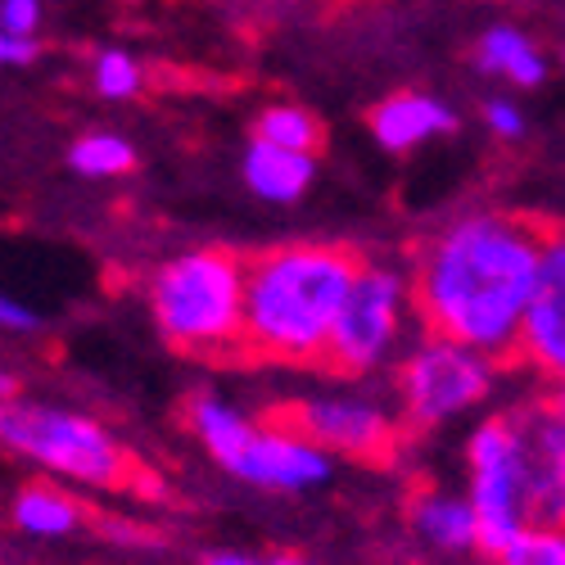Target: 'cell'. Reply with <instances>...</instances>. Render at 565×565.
I'll use <instances>...</instances> for the list:
<instances>
[{
  "mask_svg": "<svg viewBox=\"0 0 565 565\" xmlns=\"http://www.w3.org/2000/svg\"><path fill=\"white\" fill-rule=\"evenodd\" d=\"M547 222L507 209H470L426 235L412 258V308L430 335L498 362L521 353L539 290Z\"/></svg>",
  "mask_w": 565,
  "mask_h": 565,
  "instance_id": "6da1fadb",
  "label": "cell"
},
{
  "mask_svg": "<svg viewBox=\"0 0 565 565\" xmlns=\"http://www.w3.org/2000/svg\"><path fill=\"white\" fill-rule=\"evenodd\" d=\"M353 245L299 241L245 258V353L280 366H321L335 317L362 271Z\"/></svg>",
  "mask_w": 565,
  "mask_h": 565,
  "instance_id": "7a4b0ae2",
  "label": "cell"
},
{
  "mask_svg": "<svg viewBox=\"0 0 565 565\" xmlns=\"http://www.w3.org/2000/svg\"><path fill=\"white\" fill-rule=\"evenodd\" d=\"M159 335L191 358L245 353V258L231 249H185L150 276Z\"/></svg>",
  "mask_w": 565,
  "mask_h": 565,
  "instance_id": "3957f363",
  "label": "cell"
},
{
  "mask_svg": "<svg viewBox=\"0 0 565 565\" xmlns=\"http://www.w3.org/2000/svg\"><path fill=\"white\" fill-rule=\"evenodd\" d=\"M185 420H191L204 452L241 484L271 489V493H303V489H321L335 476L331 452L271 426V420L258 426V420L241 416L217 394H195L191 407H185Z\"/></svg>",
  "mask_w": 565,
  "mask_h": 565,
  "instance_id": "277c9868",
  "label": "cell"
},
{
  "mask_svg": "<svg viewBox=\"0 0 565 565\" xmlns=\"http://www.w3.org/2000/svg\"><path fill=\"white\" fill-rule=\"evenodd\" d=\"M0 448H10L41 470H55L64 480H77L86 489H136L140 466L136 457L82 412L45 407L28 398L0 403Z\"/></svg>",
  "mask_w": 565,
  "mask_h": 565,
  "instance_id": "5b68a950",
  "label": "cell"
},
{
  "mask_svg": "<svg viewBox=\"0 0 565 565\" xmlns=\"http://www.w3.org/2000/svg\"><path fill=\"white\" fill-rule=\"evenodd\" d=\"M498 358L466 349L444 335H420L398 362V407L403 430H439L452 416L480 407L498 385Z\"/></svg>",
  "mask_w": 565,
  "mask_h": 565,
  "instance_id": "8992f818",
  "label": "cell"
},
{
  "mask_svg": "<svg viewBox=\"0 0 565 565\" xmlns=\"http://www.w3.org/2000/svg\"><path fill=\"white\" fill-rule=\"evenodd\" d=\"M407 308H412V276H403L394 263H362L353 290L335 317L321 366L344 375V381L381 371L403 340Z\"/></svg>",
  "mask_w": 565,
  "mask_h": 565,
  "instance_id": "52a82bcc",
  "label": "cell"
},
{
  "mask_svg": "<svg viewBox=\"0 0 565 565\" xmlns=\"http://www.w3.org/2000/svg\"><path fill=\"white\" fill-rule=\"evenodd\" d=\"M466 498L480 521V547L502 556L515 539L530 530V493H525V461L521 435L511 412L484 416L466 444Z\"/></svg>",
  "mask_w": 565,
  "mask_h": 565,
  "instance_id": "ba28073f",
  "label": "cell"
},
{
  "mask_svg": "<svg viewBox=\"0 0 565 565\" xmlns=\"http://www.w3.org/2000/svg\"><path fill=\"white\" fill-rule=\"evenodd\" d=\"M267 420L317 444L321 452L366 461V466H390L407 435L403 420H394L385 407L362 403V398H290Z\"/></svg>",
  "mask_w": 565,
  "mask_h": 565,
  "instance_id": "9c48e42d",
  "label": "cell"
},
{
  "mask_svg": "<svg viewBox=\"0 0 565 565\" xmlns=\"http://www.w3.org/2000/svg\"><path fill=\"white\" fill-rule=\"evenodd\" d=\"M515 435H521L530 525H565V420L547 403V394L511 407Z\"/></svg>",
  "mask_w": 565,
  "mask_h": 565,
  "instance_id": "30bf717a",
  "label": "cell"
},
{
  "mask_svg": "<svg viewBox=\"0 0 565 565\" xmlns=\"http://www.w3.org/2000/svg\"><path fill=\"white\" fill-rule=\"evenodd\" d=\"M521 358L547 381H565V222H547L539 290L521 331Z\"/></svg>",
  "mask_w": 565,
  "mask_h": 565,
  "instance_id": "8fae6325",
  "label": "cell"
},
{
  "mask_svg": "<svg viewBox=\"0 0 565 565\" xmlns=\"http://www.w3.org/2000/svg\"><path fill=\"white\" fill-rule=\"evenodd\" d=\"M448 131H457V114L426 90H398V96H385L371 109V136L390 154H407Z\"/></svg>",
  "mask_w": 565,
  "mask_h": 565,
  "instance_id": "7c38bea8",
  "label": "cell"
},
{
  "mask_svg": "<svg viewBox=\"0 0 565 565\" xmlns=\"http://www.w3.org/2000/svg\"><path fill=\"white\" fill-rule=\"evenodd\" d=\"M407 521H412V530L426 539L435 552L461 556V552H476L480 547L476 507H470V498H457L448 489H420L407 502Z\"/></svg>",
  "mask_w": 565,
  "mask_h": 565,
  "instance_id": "4fadbf2b",
  "label": "cell"
},
{
  "mask_svg": "<svg viewBox=\"0 0 565 565\" xmlns=\"http://www.w3.org/2000/svg\"><path fill=\"white\" fill-rule=\"evenodd\" d=\"M245 185L267 200V204H295L308 195V185L317 177V163L312 154H299V150H280V146H267V140H249V150H245Z\"/></svg>",
  "mask_w": 565,
  "mask_h": 565,
  "instance_id": "5bb4252c",
  "label": "cell"
},
{
  "mask_svg": "<svg viewBox=\"0 0 565 565\" xmlns=\"http://www.w3.org/2000/svg\"><path fill=\"white\" fill-rule=\"evenodd\" d=\"M476 68L489 77H502L511 86H539L547 77V60L534 45V36H525L511 23H493L480 32L476 41Z\"/></svg>",
  "mask_w": 565,
  "mask_h": 565,
  "instance_id": "9a60e30c",
  "label": "cell"
},
{
  "mask_svg": "<svg viewBox=\"0 0 565 565\" xmlns=\"http://www.w3.org/2000/svg\"><path fill=\"white\" fill-rule=\"evenodd\" d=\"M10 511H14V525L23 534H32V539H64V534H73L82 525V507L68 493L51 489V484L19 489Z\"/></svg>",
  "mask_w": 565,
  "mask_h": 565,
  "instance_id": "2e32d148",
  "label": "cell"
},
{
  "mask_svg": "<svg viewBox=\"0 0 565 565\" xmlns=\"http://www.w3.org/2000/svg\"><path fill=\"white\" fill-rule=\"evenodd\" d=\"M68 168L82 177H122L136 168V146L118 131H86L68 146Z\"/></svg>",
  "mask_w": 565,
  "mask_h": 565,
  "instance_id": "e0dca14e",
  "label": "cell"
},
{
  "mask_svg": "<svg viewBox=\"0 0 565 565\" xmlns=\"http://www.w3.org/2000/svg\"><path fill=\"white\" fill-rule=\"evenodd\" d=\"M254 136L267 140V146H280V150H299V154H317L321 146V122L299 109V105H267L254 122Z\"/></svg>",
  "mask_w": 565,
  "mask_h": 565,
  "instance_id": "ac0fdd59",
  "label": "cell"
},
{
  "mask_svg": "<svg viewBox=\"0 0 565 565\" xmlns=\"http://www.w3.org/2000/svg\"><path fill=\"white\" fill-rule=\"evenodd\" d=\"M90 86H96V96H105V100H131L136 90L146 86V68L127 51H100L96 64H90Z\"/></svg>",
  "mask_w": 565,
  "mask_h": 565,
  "instance_id": "d6986e66",
  "label": "cell"
},
{
  "mask_svg": "<svg viewBox=\"0 0 565 565\" xmlns=\"http://www.w3.org/2000/svg\"><path fill=\"white\" fill-rule=\"evenodd\" d=\"M498 565H565V525H530Z\"/></svg>",
  "mask_w": 565,
  "mask_h": 565,
  "instance_id": "ffe728a7",
  "label": "cell"
},
{
  "mask_svg": "<svg viewBox=\"0 0 565 565\" xmlns=\"http://www.w3.org/2000/svg\"><path fill=\"white\" fill-rule=\"evenodd\" d=\"M0 14H6L10 32L19 41H36L41 32V0H0Z\"/></svg>",
  "mask_w": 565,
  "mask_h": 565,
  "instance_id": "44dd1931",
  "label": "cell"
},
{
  "mask_svg": "<svg viewBox=\"0 0 565 565\" xmlns=\"http://www.w3.org/2000/svg\"><path fill=\"white\" fill-rule=\"evenodd\" d=\"M484 122H489V131L498 140H521L525 136V114L515 109L511 100H489L484 105Z\"/></svg>",
  "mask_w": 565,
  "mask_h": 565,
  "instance_id": "7402d4cb",
  "label": "cell"
},
{
  "mask_svg": "<svg viewBox=\"0 0 565 565\" xmlns=\"http://www.w3.org/2000/svg\"><path fill=\"white\" fill-rule=\"evenodd\" d=\"M36 55H41V45H36V41H19V36L10 32L6 14H0V68H23V64H32Z\"/></svg>",
  "mask_w": 565,
  "mask_h": 565,
  "instance_id": "603a6c76",
  "label": "cell"
},
{
  "mask_svg": "<svg viewBox=\"0 0 565 565\" xmlns=\"http://www.w3.org/2000/svg\"><path fill=\"white\" fill-rule=\"evenodd\" d=\"M0 331L32 335V331H41V317H36L28 303H19V299H10V295H0Z\"/></svg>",
  "mask_w": 565,
  "mask_h": 565,
  "instance_id": "cb8c5ba5",
  "label": "cell"
},
{
  "mask_svg": "<svg viewBox=\"0 0 565 565\" xmlns=\"http://www.w3.org/2000/svg\"><path fill=\"white\" fill-rule=\"evenodd\" d=\"M200 565H267V561H254L245 552H209Z\"/></svg>",
  "mask_w": 565,
  "mask_h": 565,
  "instance_id": "d4e9b609",
  "label": "cell"
},
{
  "mask_svg": "<svg viewBox=\"0 0 565 565\" xmlns=\"http://www.w3.org/2000/svg\"><path fill=\"white\" fill-rule=\"evenodd\" d=\"M547 403L556 407V416L565 420V381H552V390H547Z\"/></svg>",
  "mask_w": 565,
  "mask_h": 565,
  "instance_id": "484cf974",
  "label": "cell"
},
{
  "mask_svg": "<svg viewBox=\"0 0 565 565\" xmlns=\"http://www.w3.org/2000/svg\"><path fill=\"white\" fill-rule=\"evenodd\" d=\"M10 398H19V381H14V375L0 371V403H10Z\"/></svg>",
  "mask_w": 565,
  "mask_h": 565,
  "instance_id": "4316f807",
  "label": "cell"
},
{
  "mask_svg": "<svg viewBox=\"0 0 565 565\" xmlns=\"http://www.w3.org/2000/svg\"><path fill=\"white\" fill-rule=\"evenodd\" d=\"M267 565H312V561H303V556H271Z\"/></svg>",
  "mask_w": 565,
  "mask_h": 565,
  "instance_id": "83f0119b",
  "label": "cell"
},
{
  "mask_svg": "<svg viewBox=\"0 0 565 565\" xmlns=\"http://www.w3.org/2000/svg\"><path fill=\"white\" fill-rule=\"evenodd\" d=\"M561 60H565V55H561Z\"/></svg>",
  "mask_w": 565,
  "mask_h": 565,
  "instance_id": "f1b7e54d",
  "label": "cell"
}]
</instances>
